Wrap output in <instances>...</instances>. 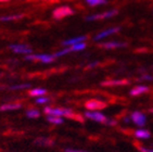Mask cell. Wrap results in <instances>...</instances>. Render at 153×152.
<instances>
[{"instance_id":"6da1fadb","label":"cell","mask_w":153,"mask_h":152,"mask_svg":"<svg viewBox=\"0 0 153 152\" xmlns=\"http://www.w3.org/2000/svg\"><path fill=\"white\" fill-rule=\"evenodd\" d=\"M44 113L46 116H58L62 118H75L77 120V115L75 112L70 108L65 107H52V105H46L44 108Z\"/></svg>"},{"instance_id":"7a4b0ae2","label":"cell","mask_w":153,"mask_h":152,"mask_svg":"<svg viewBox=\"0 0 153 152\" xmlns=\"http://www.w3.org/2000/svg\"><path fill=\"white\" fill-rule=\"evenodd\" d=\"M84 117H86L87 120H90L96 123L103 124L106 126H116L117 125V121L114 118H110L103 114L100 111H86L84 113Z\"/></svg>"},{"instance_id":"3957f363","label":"cell","mask_w":153,"mask_h":152,"mask_svg":"<svg viewBox=\"0 0 153 152\" xmlns=\"http://www.w3.org/2000/svg\"><path fill=\"white\" fill-rule=\"evenodd\" d=\"M25 60L26 61H38L45 64H49L52 63L56 58L53 54H49V53H32V54H27L25 56Z\"/></svg>"},{"instance_id":"277c9868","label":"cell","mask_w":153,"mask_h":152,"mask_svg":"<svg viewBox=\"0 0 153 152\" xmlns=\"http://www.w3.org/2000/svg\"><path fill=\"white\" fill-rule=\"evenodd\" d=\"M129 117H130V122H131L137 128L144 127V126L147 125L148 117H147V114L143 113V112L134 111L129 114Z\"/></svg>"},{"instance_id":"5b68a950","label":"cell","mask_w":153,"mask_h":152,"mask_svg":"<svg viewBox=\"0 0 153 152\" xmlns=\"http://www.w3.org/2000/svg\"><path fill=\"white\" fill-rule=\"evenodd\" d=\"M74 13H75V11L72 9L71 7L63 6V7H60V8H56V9L53 10L52 16L56 19V20H61V19L70 16V15L74 14Z\"/></svg>"},{"instance_id":"8992f818","label":"cell","mask_w":153,"mask_h":152,"mask_svg":"<svg viewBox=\"0 0 153 152\" xmlns=\"http://www.w3.org/2000/svg\"><path fill=\"white\" fill-rule=\"evenodd\" d=\"M9 49L12 50L14 53H19V54H24V56H27V54H32L33 49L27 46L25 44H11L9 45Z\"/></svg>"},{"instance_id":"52a82bcc","label":"cell","mask_w":153,"mask_h":152,"mask_svg":"<svg viewBox=\"0 0 153 152\" xmlns=\"http://www.w3.org/2000/svg\"><path fill=\"white\" fill-rule=\"evenodd\" d=\"M121 31V27L115 26V27H111V28L104 29V31H101L100 33H98L97 35L94 37V41H99L104 39L105 37H109L111 35H114V34H117L118 32Z\"/></svg>"},{"instance_id":"ba28073f","label":"cell","mask_w":153,"mask_h":152,"mask_svg":"<svg viewBox=\"0 0 153 152\" xmlns=\"http://www.w3.org/2000/svg\"><path fill=\"white\" fill-rule=\"evenodd\" d=\"M85 107L87 109V111H100L101 109H103L105 107V104L102 101H99L97 99H91V100H88L85 103Z\"/></svg>"},{"instance_id":"9c48e42d","label":"cell","mask_w":153,"mask_h":152,"mask_svg":"<svg viewBox=\"0 0 153 152\" xmlns=\"http://www.w3.org/2000/svg\"><path fill=\"white\" fill-rule=\"evenodd\" d=\"M134 137L138 140H148L151 137V133L144 127H140L134 130Z\"/></svg>"},{"instance_id":"30bf717a","label":"cell","mask_w":153,"mask_h":152,"mask_svg":"<svg viewBox=\"0 0 153 152\" xmlns=\"http://www.w3.org/2000/svg\"><path fill=\"white\" fill-rule=\"evenodd\" d=\"M23 104L21 102H7L0 105V111L2 112H10V111H16L22 109Z\"/></svg>"},{"instance_id":"8fae6325","label":"cell","mask_w":153,"mask_h":152,"mask_svg":"<svg viewBox=\"0 0 153 152\" xmlns=\"http://www.w3.org/2000/svg\"><path fill=\"white\" fill-rule=\"evenodd\" d=\"M86 40H87V36H77V37H73L64 40L62 42V46H64V47H72V46L78 44V42H85Z\"/></svg>"},{"instance_id":"7c38bea8","label":"cell","mask_w":153,"mask_h":152,"mask_svg":"<svg viewBox=\"0 0 153 152\" xmlns=\"http://www.w3.org/2000/svg\"><path fill=\"white\" fill-rule=\"evenodd\" d=\"M150 90V88L148 87L146 85H137L135 86L134 88H131L129 91V95L133 97H138V96H141L143 94H147L148 91Z\"/></svg>"},{"instance_id":"4fadbf2b","label":"cell","mask_w":153,"mask_h":152,"mask_svg":"<svg viewBox=\"0 0 153 152\" xmlns=\"http://www.w3.org/2000/svg\"><path fill=\"white\" fill-rule=\"evenodd\" d=\"M100 47L104 48V49H116V48H125L127 47L126 42H122V41H106L100 45Z\"/></svg>"},{"instance_id":"5bb4252c","label":"cell","mask_w":153,"mask_h":152,"mask_svg":"<svg viewBox=\"0 0 153 152\" xmlns=\"http://www.w3.org/2000/svg\"><path fill=\"white\" fill-rule=\"evenodd\" d=\"M35 145L37 146H40V147H51L53 146V140L51 138H48V137H39L37 138L35 141H34Z\"/></svg>"},{"instance_id":"9a60e30c","label":"cell","mask_w":153,"mask_h":152,"mask_svg":"<svg viewBox=\"0 0 153 152\" xmlns=\"http://www.w3.org/2000/svg\"><path fill=\"white\" fill-rule=\"evenodd\" d=\"M128 84V80H125V79H111V80H105V82L101 83L102 86H122V85H127Z\"/></svg>"},{"instance_id":"2e32d148","label":"cell","mask_w":153,"mask_h":152,"mask_svg":"<svg viewBox=\"0 0 153 152\" xmlns=\"http://www.w3.org/2000/svg\"><path fill=\"white\" fill-rule=\"evenodd\" d=\"M28 94H30V97H34V98H38V97L47 96V90H46L45 88L36 87V88H32Z\"/></svg>"},{"instance_id":"e0dca14e","label":"cell","mask_w":153,"mask_h":152,"mask_svg":"<svg viewBox=\"0 0 153 152\" xmlns=\"http://www.w3.org/2000/svg\"><path fill=\"white\" fill-rule=\"evenodd\" d=\"M40 114H41V112L36 108H30L25 111L26 117L27 118H30V120H36V118H38V117L40 116Z\"/></svg>"},{"instance_id":"ac0fdd59","label":"cell","mask_w":153,"mask_h":152,"mask_svg":"<svg viewBox=\"0 0 153 152\" xmlns=\"http://www.w3.org/2000/svg\"><path fill=\"white\" fill-rule=\"evenodd\" d=\"M35 102L36 104L38 105H48V103L51 102V98L48 96H42V97H38V98H35Z\"/></svg>"},{"instance_id":"d6986e66","label":"cell","mask_w":153,"mask_h":152,"mask_svg":"<svg viewBox=\"0 0 153 152\" xmlns=\"http://www.w3.org/2000/svg\"><path fill=\"white\" fill-rule=\"evenodd\" d=\"M47 121L49 122L50 124L52 125H61V124L64 123V118H62V117H58V116H46Z\"/></svg>"},{"instance_id":"ffe728a7","label":"cell","mask_w":153,"mask_h":152,"mask_svg":"<svg viewBox=\"0 0 153 152\" xmlns=\"http://www.w3.org/2000/svg\"><path fill=\"white\" fill-rule=\"evenodd\" d=\"M24 14H12V15H3L0 16V21L1 22H10V21H15L19 19L23 18Z\"/></svg>"},{"instance_id":"44dd1931","label":"cell","mask_w":153,"mask_h":152,"mask_svg":"<svg viewBox=\"0 0 153 152\" xmlns=\"http://www.w3.org/2000/svg\"><path fill=\"white\" fill-rule=\"evenodd\" d=\"M86 48H87V44L86 42H78V44L70 47V49H71V52H78V51L85 50Z\"/></svg>"},{"instance_id":"7402d4cb","label":"cell","mask_w":153,"mask_h":152,"mask_svg":"<svg viewBox=\"0 0 153 152\" xmlns=\"http://www.w3.org/2000/svg\"><path fill=\"white\" fill-rule=\"evenodd\" d=\"M30 87V84H27V83H22V84H15V85L10 86V89L11 90H24V89H27V88Z\"/></svg>"},{"instance_id":"603a6c76","label":"cell","mask_w":153,"mask_h":152,"mask_svg":"<svg viewBox=\"0 0 153 152\" xmlns=\"http://www.w3.org/2000/svg\"><path fill=\"white\" fill-rule=\"evenodd\" d=\"M86 3L89 4L91 7H96V6H100V4H106L108 1L106 0H85Z\"/></svg>"},{"instance_id":"cb8c5ba5","label":"cell","mask_w":153,"mask_h":152,"mask_svg":"<svg viewBox=\"0 0 153 152\" xmlns=\"http://www.w3.org/2000/svg\"><path fill=\"white\" fill-rule=\"evenodd\" d=\"M104 19V15L103 13H98V14H91L86 16L85 20L88 21V22H91V21H97V20H103Z\"/></svg>"},{"instance_id":"d4e9b609","label":"cell","mask_w":153,"mask_h":152,"mask_svg":"<svg viewBox=\"0 0 153 152\" xmlns=\"http://www.w3.org/2000/svg\"><path fill=\"white\" fill-rule=\"evenodd\" d=\"M71 52V49H70V47H65L64 49L60 50V51H58V52H56L53 56H54V58H60V57H64L66 56V54H68V53Z\"/></svg>"},{"instance_id":"484cf974","label":"cell","mask_w":153,"mask_h":152,"mask_svg":"<svg viewBox=\"0 0 153 152\" xmlns=\"http://www.w3.org/2000/svg\"><path fill=\"white\" fill-rule=\"evenodd\" d=\"M118 11L116 9H112V10H109V11H105L103 12V15H104V19H110V18H113L115 15H117Z\"/></svg>"},{"instance_id":"4316f807","label":"cell","mask_w":153,"mask_h":152,"mask_svg":"<svg viewBox=\"0 0 153 152\" xmlns=\"http://www.w3.org/2000/svg\"><path fill=\"white\" fill-rule=\"evenodd\" d=\"M137 148H138L139 152H153V148H150V147L138 146Z\"/></svg>"},{"instance_id":"83f0119b","label":"cell","mask_w":153,"mask_h":152,"mask_svg":"<svg viewBox=\"0 0 153 152\" xmlns=\"http://www.w3.org/2000/svg\"><path fill=\"white\" fill-rule=\"evenodd\" d=\"M140 80H148V82H152L153 80V76L150 74H143V75L140 76Z\"/></svg>"},{"instance_id":"f1b7e54d","label":"cell","mask_w":153,"mask_h":152,"mask_svg":"<svg viewBox=\"0 0 153 152\" xmlns=\"http://www.w3.org/2000/svg\"><path fill=\"white\" fill-rule=\"evenodd\" d=\"M64 152H91V151L82 150V149H75V148H65Z\"/></svg>"},{"instance_id":"f546056e","label":"cell","mask_w":153,"mask_h":152,"mask_svg":"<svg viewBox=\"0 0 153 152\" xmlns=\"http://www.w3.org/2000/svg\"><path fill=\"white\" fill-rule=\"evenodd\" d=\"M123 122L125 124H129V123H131L130 122V117H129V115H125V116H123Z\"/></svg>"},{"instance_id":"4dcf8cb0","label":"cell","mask_w":153,"mask_h":152,"mask_svg":"<svg viewBox=\"0 0 153 152\" xmlns=\"http://www.w3.org/2000/svg\"><path fill=\"white\" fill-rule=\"evenodd\" d=\"M99 64V62H92V63H90V64L88 65V69H91V67H94V66H97V65Z\"/></svg>"},{"instance_id":"1f68e13d","label":"cell","mask_w":153,"mask_h":152,"mask_svg":"<svg viewBox=\"0 0 153 152\" xmlns=\"http://www.w3.org/2000/svg\"><path fill=\"white\" fill-rule=\"evenodd\" d=\"M45 1H58V0H45Z\"/></svg>"},{"instance_id":"d6a6232c","label":"cell","mask_w":153,"mask_h":152,"mask_svg":"<svg viewBox=\"0 0 153 152\" xmlns=\"http://www.w3.org/2000/svg\"><path fill=\"white\" fill-rule=\"evenodd\" d=\"M150 112H151V113H153V109H151V110H150Z\"/></svg>"},{"instance_id":"836d02e7","label":"cell","mask_w":153,"mask_h":152,"mask_svg":"<svg viewBox=\"0 0 153 152\" xmlns=\"http://www.w3.org/2000/svg\"><path fill=\"white\" fill-rule=\"evenodd\" d=\"M0 1H9V0H0Z\"/></svg>"}]
</instances>
